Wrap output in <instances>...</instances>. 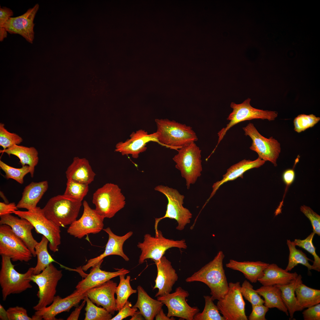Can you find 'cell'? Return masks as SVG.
<instances>
[{
	"mask_svg": "<svg viewBox=\"0 0 320 320\" xmlns=\"http://www.w3.org/2000/svg\"><path fill=\"white\" fill-rule=\"evenodd\" d=\"M224 257L223 252L219 251L212 261L187 278L185 281L203 282L210 288L213 301L222 299L228 289V284L223 267Z\"/></svg>",
	"mask_w": 320,
	"mask_h": 320,
	"instance_id": "obj_1",
	"label": "cell"
},
{
	"mask_svg": "<svg viewBox=\"0 0 320 320\" xmlns=\"http://www.w3.org/2000/svg\"><path fill=\"white\" fill-rule=\"evenodd\" d=\"M157 138L159 144L178 150L198 140L192 127L167 119H156Z\"/></svg>",
	"mask_w": 320,
	"mask_h": 320,
	"instance_id": "obj_2",
	"label": "cell"
},
{
	"mask_svg": "<svg viewBox=\"0 0 320 320\" xmlns=\"http://www.w3.org/2000/svg\"><path fill=\"white\" fill-rule=\"evenodd\" d=\"M82 204V201L59 195L50 198L42 210L57 225L65 227L76 220Z\"/></svg>",
	"mask_w": 320,
	"mask_h": 320,
	"instance_id": "obj_3",
	"label": "cell"
},
{
	"mask_svg": "<svg viewBox=\"0 0 320 320\" xmlns=\"http://www.w3.org/2000/svg\"><path fill=\"white\" fill-rule=\"evenodd\" d=\"M1 256L0 285L4 301L10 294H19L32 287L30 279L33 275V267L29 268L25 273H19L15 269L10 258Z\"/></svg>",
	"mask_w": 320,
	"mask_h": 320,
	"instance_id": "obj_4",
	"label": "cell"
},
{
	"mask_svg": "<svg viewBox=\"0 0 320 320\" xmlns=\"http://www.w3.org/2000/svg\"><path fill=\"white\" fill-rule=\"evenodd\" d=\"M173 157L175 167L180 171L182 177L186 181L187 188L194 184L200 177L202 170L201 159V150L195 142L178 150Z\"/></svg>",
	"mask_w": 320,
	"mask_h": 320,
	"instance_id": "obj_5",
	"label": "cell"
},
{
	"mask_svg": "<svg viewBox=\"0 0 320 320\" xmlns=\"http://www.w3.org/2000/svg\"><path fill=\"white\" fill-rule=\"evenodd\" d=\"M125 196L116 184L107 183L98 188L93 194L92 202L95 210L104 218L113 217L124 207Z\"/></svg>",
	"mask_w": 320,
	"mask_h": 320,
	"instance_id": "obj_6",
	"label": "cell"
},
{
	"mask_svg": "<svg viewBox=\"0 0 320 320\" xmlns=\"http://www.w3.org/2000/svg\"><path fill=\"white\" fill-rule=\"evenodd\" d=\"M154 190L164 194L168 200L167 210L164 215L155 219V233L158 231L157 227L159 222L162 219L167 218L176 220L178 224L176 227L177 229L179 231L183 230L185 226L190 223L192 216L189 209L183 206L184 196L180 194L176 189L162 185L157 186Z\"/></svg>",
	"mask_w": 320,
	"mask_h": 320,
	"instance_id": "obj_7",
	"label": "cell"
},
{
	"mask_svg": "<svg viewBox=\"0 0 320 320\" xmlns=\"http://www.w3.org/2000/svg\"><path fill=\"white\" fill-rule=\"evenodd\" d=\"M251 100L250 98H248L240 104H237L233 102L231 103L230 107L233 111L227 119L230 121L225 127L223 128L218 132L217 143L212 153H214L227 132L236 124L255 119L273 121L278 116V113L276 111L263 110L253 108L250 105Z\"/></svg>",
	"mask_w": 320,
	"mask_h": 320,
	"instance_id": "obj_8",
	"label": "cell"
},
{
	"mask_svg": "<svg viewBox=\"0 0 320 320\" xmlns=\"http://www.w3.org/2000/svg\"><path fill=\"white\" fill-rule=\"evenodd\" d=\"M12 213L28 220L34 226L37 233L47 238L51 251L54 252L58 251V246L61 242L60 227L47 218L40 207H37L34 209L27 211L15 210Z\"/></svg>",
	"mask_w": 320,
	"mask_h": 320,
	"instance_id": "obj_9",
	"label": "cell"
},
{
	"mask_svg": "<svg viewBox=\"0 0 320 320\" xmlns=\"http://www.w3.org/2000/svg\"><path fill=\"white\" fill-rule=\"evenodd\" d=\"M62 276V270H58L52 263L40 273L32 275L31 280L37 285L39 289L37 295L39 300L33 307L34 310H41L52 303L57 284Z\"/></svg>",
	"mask_w": 320,
	"mask_h": 320,
	"instance_id": "obj_10",
	"label": "cell"
},
{
	"mask_svg": "<svg viewBox=\"0 0 320 320\" xmlns=\"http://www.w3.org/2000/svg\"><path fill=\"white\" fill-rule=\"evenodd\" d=\"M137 247L141 251L138 261L139 264H142L148 259L153 261L159 260L169 248L176 247L185 249L187 248L185 240H174L167 239L159 230L155 233V237L149 234L145 235L143 241L139 242Z\"/></svg>",
	"mask_w": 320,
	"mask_h": 320,
	"instance_id": "obj_11",
	"label": "cell"
},
{
	"mask_svg": "<svg viewBox=\"0 0 320 320\" xmlns=\"http://www.w3.org/2000/svg\"><path fill=\"white\" fill-rule=\"evenodd\" d=\"M242 129L245 135L249 136L252 141L250 149L256 152L261 159L269 161L277 166V160L281 151V144L278 141L273 137L268 138L263 136L252 123H249Z\"/></svg>",
	"mask_w": 320,
	"mask_h": 320,
	"instance_id": "obj_12",
	"label": "cell"
},
{
	"mask_svg": "<svg viewBox=\"0 0 320 320\" xmlns=\"http://www.w3.org/2000/svg\"><path fill=\"white\" fill-rule=\"evenodd\" d=\"M0 254L14 262H28L33 257L23 242L6 224L0 226Z\"/></svg>",
	"mask_w": 320,
	"mask_h": 320,
	"instance_id": "obj_13",
	"label": "cell"
},
{
	"mask_svg": "<svg viewBox=\"0 0 320 320\" xmlns=\"http://www.w3.org/2000/svg\"><path fill=\"white\" fill-rule=\"evenodd\" d=\"M239 282H230L228 289L223 298L218 300L217 305L225 320H247L245 312V303L240 291Z\"/></svg>",
	"mask_w": 320,
	"mask_h": 320,
	"instance_id": "obj_14",
	"label": "cell"
},
{
	"mask_svg": "<svg viewBox=\"0 0 320 320\" xmlns=\"http://www.w3.org/2000/svg\"><path fill=\"white\" fill-rule=\"evenodd\" d=\"M189 295L188 291L179 287L174 292L158 296L157 298L167 307V315L169 317L175 316L187 320H193L199 309L197 307H192L188 304L186 298Z\"/></svg>",
	"mask_w": 320,
	"mask_h": 320,
	"instance_id": "obj_15",
	"label": "cell"
},
{
	"mask_svg": "<svg viewBox=\"0 0 320 320\" xmlns=\"http://www.w3.org/2000/svg\"><path fill=\"white\" fill-rule=\"evenodd\" d=\"M84 211L81 217L71 224L67 230L70 235L79 239L89 234H96L103 229L105 218L92 209L86 201L83 202Z\"/></svg>",
	"mask_w": 320,
	"mask_h": 320,
	"instance_id": "obj_16",
	"label": "cell"
},
{
	"mask_svg": "<svg viewBox=\"0 0 320 320\" xmlns=\"http://www.w3.org/2000/svg\"><path fill=\"white\" fill-rule=\"evenodd\" d=\"M86 296V292L78 294L73 292L63 298L59 296H55L49 306L36 311L32 318L33 320H57L55 318L56 315L63 312H69L73 307L77 306Z\"/></svg>",
	"mask_w": 320,
	"mask_h": 320,
	"instance_id": "obj_17",
	"label": "cell"
},
{
	"mask_svg": "<svg viewBox=\"0 0 320 320\" xmlns=\"http://www.w3.org/2000/svg\"><path fill=\"white\" fill-rule=\"evenodd\" d=\"M39 7V4H36L23 14L10 17L4 26L7 32L11 34L20 35L28 42L32 44L35 33L33 21Z\"/></svg>",
	"mask_w": 320,
	"mask_h": 320,
	"instance_id": "obj_18",
	"label": "cell"
},
{
	"mask_svg": "<svg viewBox=\"0 0 320 320\" xmlns=\"http://www.w3.org/2000/svg\"><path fill=\"white\" fill-rule=\"evenodd\" d=\"M130 138L124 142H120L116 145L115 151L122 155H131L134 159L137 158L139 154L145 151L147 143L151 141L159 143L156 132L151 134L143 129L132 132Z\"/></svg>",
	"mask_w": 320,
	"mask_h": 320,
	"instance_id": "obj_19",
	"label": "cell"
},
{
	"mask_svg": "<svg viewBox=\"0 0 320 320\" xmlns=\"http://www.w3.org/2000/svg\"><path fill=\"white\" fill-rule=\"evenodd\" d=\"M0 216V225H9L15 235L24 243L32 254L36 256L35 247L38 242L33 238L31 230L34 227L28 220L19 218L11 214Z\"/></svg>",
	"mask_w": 320,
	"mask_h": 320,
	"instance_id": "obj_20",
	"label": "cell"
},
{
	"mask_svg": "<svg viewBox=\"0 0 320 320\" xmlns=\"http://www.w3.org/2000/svg\"><path fill=\"white\" fill-rule=\"evenodd\" d=\"M117 284L111 280L87 290L86 296L97 306H102L112 315L118 310L115 294Z\"/></svg>",
	"mask_w": 320,
	"mask_h": 320,
	"instance_id": "obj_21",
	"label": "cell"
},
{
	"mask_svg": "<svg viewBox=\"0 0 320 320\" xmlns=\"http://www.w3.org/2000/svg\"><path fill=\"white\" fill-rule=\"evenodd\" d=\"M103 230L108 235V239L106 245L104 252L99 256L89 260L87 263L83 266V271H86L89 268L103 260L105 257L111 255H117L121 257L126 261L129 260V257L125 254L123 250V246L124 242L133 234L132 231H130L122 236L115 234L109 227Z\"/></svg>",
	"mask_w": 320,
	"mask_h": 320,
	"instance_id": "obj_22",
	"label": "cell"
},
{
	"mask_svg": "<svg viewBox=\"0 0 320 320\" xmlns=\"http://www.w3.org/2000/svg\"><path fill=\"white\" fill-rule=\"evenodd\" d=\"M102 260L92 267L90 273L84 279L79 281L76 286L74 291L78 294L85 293L87 290L100 285L111 279L123 274H126L129 271L124 268L117 269V271L109 272L103 271L100 269Z\"/></svg>",
	"mask_w": 320,
	"mask_h": 320,
	"instance_id": "obj_23",
	"label": "cell"
},
{
	"mask_svg": "<svg viewBox=\"0 0 320 320\" xmlns=\"http://www.w3.org/2000/svg\"><path fill=\"white\" fill-rule=\"evenodd\" d=\"M156 266L157 276L153 289H158L155 297L170 293L174 285L178 279V276L171 263L163 256L158 260L153 261Z\"/></svg>",
	"mask_w": 320,
	"mask_h": 320,
	"instance_id": "obj_24",
	"label": "cell"
},
{
	"mask_svg": "<svg viewBox=\"0 0 320 320\" xmlns=\"http://www.w3.org/2000/svg\"><path fill=\"white\" fill-rule=\"evenodd\" d=\"M265 162L259 157L253 161L244 159L230 167L227 169L226 173L223 175L222 179L213 184L212 191L207 202L223 184L228 181L233 180L239 177L243 178V174L245 172L250 169L260 167Z\"/></svg>",
	"mask_w": 320,
	"mask_h": 320,
	"instance_id": "obj_25",
	"label": "cell"
},
{
	"mask_svg": "<svg viewBox=\"0 0 320 320\" xmlns=\"http://www.w3.org/2000/svg\"><path fill=\"white\" fill-rule=\"evenodd\" d=\"M67 180L89 185L94 180L96 174L89 161L85 158L76 157L65 172Z\"/></svg>",
	"mask_w": 320,
	"mask_h": 320,
	"instance_id": "obj_26",
	"label": "cell"
},
{
	"mask_svg": "<svg viewBox=\"0 0 320 320\" xmlns=\"http://www.w3.org/2000/svg\"><path fill=\"white\" fill-rule=\"evenodd\" d=\"M48 188L47 180L31 182L24 188L22 198L17 204V208L25 209L28 210L35 209Z\"/></svg>",
	"mask_w": 320,
	"mask_h": 320,
	"instance_id": "obj_27",
	"label": "cell"
},
{
	"mask_svg": "<svg viewBox=\"0 0 320 320\" xmlns=\"http://www.w3.org/2000/svg\"><path fill=\"white\" fill-rule=\"evenodd\" d=\"M298 275L296 272L290 273L275 264H269L258 281L263 286L284 285L291 282Z\"/></svg>",
	"mask_w": 320,
	"mask_h": 320,
	"instance_id": "obj_28",
	"label": "cell"
},
{
	"mask_svg": "<svg viewBox=\"0 0 320 320\" xmlns=\"http://www.w3.org/2000/svg\"><path fill=\"white\" fill-rule=\"evenodd\" d=\"M269 264L260 261L239 262L231 259L226 266L242 272L251 282L255 283L263 276L264 271Z\"/></svg>",
	"mask_w": 320,
	"mask_h": 320,
	"instance_id": "obj_29",
	"label": "cell"
},
{
	"mask_svg": "<svg viewBox=\"0 0 320 320\" xmlns=\"http://www.w3.org/2000/svg\"><path fill=\"white\" fill-rule=\"evenodd\" d=\"M137 300L132 307L139 309L145 319L153 320L158 311L162 308L163 304L150 297L140 285L137 286Z\"/></svg>",
	"mask_w": 320,
	"mask_h": 320,
	"instance_id": "obj_30",
	"label": "cell"
},
{
	"mask_svg": "<svg viewBox=\"0 0 320 320\" xmlns=\"http://www.w3.org/2000/svg\"><path fill=\"white\" fill-rule=\"evenodd\" d=\"M0 152L6 153L9 156L13 155L17 157L22 166L27 165L29 166L31 176L33 177L35 167L39 160L38 152L35 147L15 145L5 150H0Z\"/></svg>",
	"mask_w": 320,
	"mask_h": 320,
	"instance_id": "obj_31",
	"label": "cell"
},
{
	"mask_svg": "<svg viewBox=\"0 0 320 320\" xmlns=\"http://www.w3.org/2000/svg\"><path fill=\"white\" fill-rule=\"evenodd\" d=\"M295 293V312L301 311L305 308L320 303V290L309 287L303 283L296 287Z\"/></svg>",
	"mask_w": 320,
	"mask_h": 320,
	"instance_id": "obj_32",
	"label": "cell"
},
{
	"mask_svg": "<svg viewBox=\"0 0 320 320\" xmlns=\"http://www.w3.org/2000/svg\"><path fill=\"white\" fill-rule=\"evenodd\" d=\"M256 291L264 298L265 306L270 308H276L289 315L288 310L281 297V291L277 285H263Z\"/></svg>",
	"mask_w": 320,
	"mask_h": 320,
	"instance_id": "obj_33",
	"label": "cell"
},
{
	"mask_svg": "<svg viewBox=\"0 0 320 320\" xmlns=\"http://www.w3.org/2000/svg\"><path fill=\"white\" fill-rule=\"evenodd\" d=\"M302 276L299 275L291 282L284 285H277L281 292V297L291 319L293 317L296 303L295 290L298 285L303 283Z\"/></svg>",
	"mask_w": 320,
	"mask_h": 320,
	"instance_id": "obj_34",
	"label": "cell"
},
{
	"mask_svg": "<svg viewBox=\"0 0 320 320\" xmlns=\"http://www.w3.org/2000/svg\"><path fill=\"white\" fill-rule=\"evenodd\" d=\"M48 242L49 241L48 239L42 236L41 241L38 243L35 247L37 261L36 266L33 267V275L40 273L52 262L59 264L52 258L49 253L47 249ZM59 264L61 266H63V265Z\"/></svg>",
	"mask_w": 320,
	"mask_h": 320,
	"instance_id": "obj_35",
	"label": "cell"
},
{
	"mask_svg": "<svg viewBox=\"0 0 320 320\" xmlns=\"http://www.w3.org/2000/svg\"><path fill=\"white\" fill-rule=\"evenodd\" d=\"M287 244L289 253L288 264L285 269L286 271H290L298 264H301L307 267L309 271L313 270L318 271L309 262L311 261L313 262V261L308 258L301 250L297 249L293 241L287 240Z\"/></svg>",
	"mask_w": 320,
	"mask_h": 320,
	"instance_id": "obj_36",
	"label": "cell"
},
{
	"mask_svg": "<svg viewBox=\"0 0 320 320\" xmlns=\"http://www.w3.org/2000/svg\"><path fill=\"white\" fill-rule=\"evenodd\" d=\"M126 275L123 274L119 276V283L116 289L115 293L117 297L116 307L118 311L124 306L129 296L137 292V290L133 289L130 285V276H127L125 278Z\"/></svg>",
	"mask_w": 320,
	"mask_h": 320,
	"instance_id": "obj_37",
	"label": "cell"
},
{
	"mask_svg": "<svg viewBox=\"0 0 320 320\" xmlns=\"http://www.w3.org/2000/svg\"><path fill=\"white\" fill-rule=\"evenodd\" d=\"M205 301L204 309L201 313L199 312L194 316L193 320H225L220 315L217 305L214 303L211 297L204 296Z\"/></svg>",
	"mask_w": 320,
	"mask_h": 320,
	"instance_id": "obj_38",
	"label": "cell"
},
{
	"mask_svg": "<svg viewBox=\"0 0 320 320\" xmlns=\"http://www.w3.org/2000/svg\"><path fill=\"white\" fill-rule=\"evenodd\" d=\"M87 303L84 320H111L112 314L103 308L95 305L86 296L84 299Z\"/></svg>",
	"mask_w": 320,
	"mask_h": 320,
	"instance_id": "obj_39",
	"label": "cell"
},
{
	"mask_svg": "<svg viewBox=\"0 0 320 320\" xmlns=\"http://www.w3.org/2000/svg\"><path fill=\"white\" fill-rule=\"evenodd\" d=\"M88 185L67 180L66 188L63 195L82 201L89 191Z\"/></svg>",
	"mask_w": 320,
	"mask_h": 320,
	"instance_id": "obj_40",
	"label": "cell"
},
{
	"mask_svg": "<svg viewBox=\"0 0 320 320\" xmlns=\"http://www.w3.org/2000/svg\"><path fill=\"white\" fill-rule=\"evenodd\" d=\"M0 167L5 172V177L7 179H13L20 184L23 183L24 177L30 172L28 165L17 168L7 165L1 160L0 161Z\"/></svg>",
	"mask_w": 320,
	"mask_h": 320,
	"instance_id": "obj_41",
	"label": "cell"
},
{
	"mask_svg": "<svg viewBox=\"0 0 320 320\" xmlns=\"http://www.w3.org/2000/svg\"><path fill=\"white\" fill-rule=\"evenodd\" d=\"M320 120V117L313 114L299 115L294 120V130L297 133H300L313 127Z\"/></svg>",
	"mask_w": 320,
	"mask_h": 320,
	"instance_id": "obj_42",
	"label": "cell"
},
{
	"mask_svg": "<svg viewBox=\"0 0 320 320\" xmlns=\"http://www.w3.org/2000/svg\"><path fill=\"white\" fill-rule=\"evenodd\" d=\"M315 234L312 232L305 239H295L293 241L296 246H298L305 249L313 256L314 260L312 265L315 267L318 272L320 271V258L316 251V248L313 243V239Z\"/></svg>",
	"mask_w": 320,
	"mask_h": 320,
	"instance_id": "obj_43",
	"label": "cell"
},
{
	"mask_svg": "<svg viewBox=\"0 0 320 320\" xmlns=\"http://www.w3.org/2000/svg\"><path fill=\"white\" fill-rule=\"evenodd\" d=\"M23 141L22 138L14 133L8 131L4 124L0 123V145L5 150L15 145H19Z\"/></svg>",
	"mask_w": 320,
	"mask_h": 320,
	"instance_id": "obj_44",
	"label": "cell"
},
{
	"mask_svg": "<svg viewBox=\"0 0 320 320\" xmlns=\"http://www.w3.org/2000/svg\"><path fill=\"white\" fill-rule=\"evenodd\" d=\"M240 291L245 299L251 303L252 305L264 304V300L252 285L248 281H244L240 287Z\"/></svg>",
	"mask_w": 320,
	"mask_h": 320,
	"instance_id": "obj_45",
	"label": "cell"
},
{
	"mask_svg": "<svg viewBox=\"0 0 320 320\" xmlns=\"http://www.w3.org/2000/svg\"><path fill=\"white\" fill-rule=\"evenodd\" d=\"M300 211L310 220L315 234L320 235V216L314 212L310 207L305 205L301 206Z\"/></svg>",
	"mask_w": 320,
	"mask_h": 320,
	"instance_id": "obj_46",
	"label": "cell"
},
{
	"mask_svg": "<svg viewBox=\"0 0 320 320\" xmlns=\"http://www.w3.org/2000/svg\"><path fill=\"white\" fill-rule=\"evenodd\" d=\"M8 320H33L29 317L26 309L23 307L17 306L10 307L7 310Z\"/></svg>",
	"mask_w": 320,
	"mask_h": 320,
	"instance_id": "obj_47",
	"label": "cell"
},
{
	"mask_svg": "<svg viewBox=\"0 0 320 320\" xmlns=\"http://www.w3.org/2000/svg\"><path fill=\"white\" fill-rule=\"evenodd\" d=\"M252 311L248 317L249 320H266L265 315L269 308L263 304L252 305Z\"/></svg>",
	"mask_w": 320,
	"mask_h": 320,
	"instance_id": "obj_48",
	"label": "cell"
},
{
	"mask_svg": "<svg viewBox=\"0 0 320 320\" xmlns=\"http://www.w3.org/2000/svg\"><path fill=\"white\" fill-rule=\"evenodd\" d=\"M131 302L127 301L118 314L111 320H122L129 316H132L137 311V308L132 307Z\"/></svg>",
	"mask_w": 320,
	"mask_h": 320,
	"instance_id": "obj_49",
	"label": "cell"
},
{
	"mask_svg": "<svg viewBox=\"0 0 320 320\" xmlns=\"http://www.w3.org/2000/svg\"><path fill=\"white\" fill-rule=\"evenodd\" d=\"M304 320H320V304L308 308L302 313Z\"/></svg>",
	"mask_w": 320,
	"mask_h": 320,
	"instance_id": "obj_50",
	"label": "cell"
},
{
	"mask_svg": "<svg viewBox=\"0 0 320 320\" xmlns=\"http://www.w3.org/2000/svg\"><path fill=\"white\" fill-rule=\"evenodd\" d=\"M295 177V172L293 168L287 169L283 172L282 175V178L284 182L286 185V187L282 200L280 204L279 208H281L285 194L288 188V187L290 186L294 182Z\"/></svg>",
	"mask_w": 320,
	"mask_h": 320,
	"instance_id": "obj_51",
	"label": "cell"
},
{
	"mask_svg": "<svg viewBox=\"0 0 320 320\" xmlns=\"http://www.w3.org/2000/svg\"><path fill=\"white\" fill-rule=\"evenodd\" d=\"M13 12L10 9L5 7H0V28L4 26L8 20L13 15Z\"/></svg>",
	"mask_w": 320,
	"mask_h": 320,
	"instance_id": "obj_52",
	"label": "cell"
},
{
	"mask_svg": "<svg viewBox=\"0 0 320 320\" xmlns=\"http://www.w3.org/2000/svg\"><path fill=\"white\" fill-rule=\"evenodd\" d=\"M17 208L14 202L7 204L3 202H0V216L12 213L13 211L17 210Z\"/></svg>",
	"mask_w": 320,
	"mask_h": 320,
	"instance_id": "obj_53",
	"label": "cell"
},
{
	"mask_svg": "<svg viewBox=\"0 0 320 320\" xmlns=\"http://www.w3.org/2000/svg\"><path fill=\"white\" fill-rule=\"evenodd\" d=\"M86 303V300L84 299L81 304L79 306L76 308L75 310L71 313L70 315L67 318V320H78L81 311L84 305Z\"/></svg>",
	"mask_w": 320,
	"mask_h": 320,
	"instance_id": "obj_54",
	"label": "cell"
},
{
	"mask_svg": "<svg viewBox=\"0 0 320 320\" xmlns=\"http://www.w3.org/2000/svg\"><path fill=\"white\" fill-rule=\"evenodd\" d=\"M156 320H175L173 316L169 317L164 313L162 308L158 311L155 316Z\"/></svg>",
	"mask_w": 320,
	"mask_h": 320,
	"instance_id": "obj_55",
	"label": "cell"
},
{
	"mask_svg": "<svg viewBox=\"0 0 320 320\" xmlns=\"http://www.w3.org/2000/svg\"><path fill=\"white\" fill-rule=\"evenodd\" d=\"M144 318L139 311H137L135 313L131 316L130 320H142Z\"/></svg>",
	"mask_w": 320,
	"mask_h": 320,
	"instance_id": "obj_56",
	"label": "cell"
},
{
	"mask_svg": "<svg viewBox=\"0 0 320 320\" xmlns=\"http://www.w3.org/2000/svg\"><path fill=\"white\" fill-rule=\"evenodd\" d=\"M0 315L1 319L8 320L7 311H5L2 306L0 304Z\"/></svg>",
	"mask_w": 320,
	"mask_h": 320,
	"instance_id": "obj_57",
	"label": "cell"
},
{
	"mask_svg": "<svg viewBox=\"0 0 320 320\" xmlns=\"http://www.w3.org/2000/svg\"><path fill=\"white\" fill-rule=\"evenodd\" d=\"M7 31L5 28H0V41H2L7 37Z\"/></svg>",
	"mask_w": 320,
	"mask_h": 320,
	"instance_id": "obj_58",
	"label": "cell"
}]
</instances>
